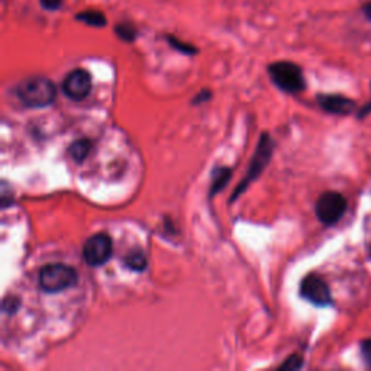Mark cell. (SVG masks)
<instances>
[{
  "instance_id": "6",
  "label": "cell",
  "mask_w": 371,
  "mask_h": 371,
  "mask_svg": "<svg viewBox=\"0 0 371 371\" xmlns=\"http://www.w3.org/2000/svg\"><path fill=\"white\" fill-rule=\"evenodd\" d=\"M315 211H317V216L322 224L335 225L345 215L347 200L338 192H326L319 196Z\"/></svg>"
},
{
  "instance_id": "17",
  "label": "cell",
  "mask_w": 371,
  "mask_h": 371,
  "mask_svg": "<svg viewBox=\"0 0 371 371\" xmlns=\"http://www.w3.org/2000/svg\"><path fill=\"white\" fill-rule=\"evenodd\" d=\"M21 303H20V299H16V298H8L3 301V310L9 315L15 313L17 309H20Z\"/></svg>"
},
{
  "instance_id": "11",
  "label": "cell",
  "mask_w": 371,
  "mask_h": 371,
  "mask_svg": "<svg viewBox=\"0 0 371 371\" xmlns=\"http://www.w3.org/2000/svg\"><path fill=\"white\" fill-rule=\"evenodd\" d=\"M76 20L79 22H83L89 26H95V28H102L106 25V16L100 10H96V9H86L77 13Z\"/></svg>"
},
{
  "instance_id": "1",
  "label": "cell",
  "mask_w": 371,
  "mask_h": 371,
  "mask_svg": "<svg viewBox=\"0 0 371 371\" xmlns=\"http://www.w3.org/2000/svg\"><path fill=\"white\" fill-rule=\"evenodd\" d=\"M16 96L26 107L41 109L54 103L57 98V87L47 77L33 76L17 84Z\"/></svg>"
},
{
  "instance_id": "13",
  "label": "cell",
  "mask_w": 371,
  "mask_h": 371,
  "mask_svg": "<svg viewBox=\"0 0 371 371\" xmlns=\"http://www.w3.org/2000/svg\"><path fill=\"white\" fill-rule=\"evenodd\" d=\"M90 150H91V142L89 139L83 138V139H79V141L73 142L70 145L68 154L76 162H83L87 158V156L90 154Z\"/></svg>"
},
{
  "instance_id": "12",
  "label": "cell",
  "mask_w": 371,
  "mask_h": 371,
  "mask_svg": "<svg viewBox=\"0 0 371 371\" xmlns=\"http://www.w3.org/2000/svg\"><path fill=\"white\" fill-rule=\"evenodd\" d=\"M229 179H231V169H228V167H219V169H216L212 174L211 196H215L218 192L224 189Z\"/></svg>"
},
{
  "instance_id": "2",
  "label": "cell",
  "mask_w": 371,
  "mask_h": 371,
  "mask_svg": "<svg viewBox=\"0 0 371 371\" xmlns=\"http://www.w3.org/2000/svg\"><path fill=\"white\" fill-rule=\"evenodd\" d=\"M79 274L71 266L54 263L40 271V286L45 293H60L77 285Z\"/></svg>"
},
{
  "instance_id": "15",
  "label": "cell",
  "mask_w": 371,
  "mask_h": 371,
  "mask_svg": "<svg viewBox=\"0 0 371 371\" xmlns=\"http://www.w3.org/2000/svg\"><path fill=\"white\" fill-rule=\"evenodd\" d=\"M167 41H169V44H170L174 50H177V51H180V52H183V54L193 55V54L197 52V50H196L193 45L186 44V43L180 41V40L177 38V36H174V35H167Z\"/></svg>"
},
{
  "instance_id": "19",
  "label": "cell",
  "mask_w": 371,
  "mask_h": 371,
  "mask_svg": "<svg viewBox=\"0 0 371 371\" xmlns=\"http://www.w3.org/2000/svg\"><path fill=\"white\" fill-rule=\"evenodd\" d=\"M361 352H363L364 360L371 367V340H367V341L361 342Z\"/></svg>"
},
{
  "instance_id": "9",
  "label": "cell",
  "mask_w": 371,
  "mask_h": 371,
  "mask_svg": "<svg viewBox=\"0 0 371 371\" xmlns=\"http://www.w3.org/2000/svg\"><path fill=\"white\" fill-rule=\"evenodd\" d=\"M318 103L328 114L333 115H349L356 109L354 100L340 95H319Z\"/></svg>"
},
{
  "instance_id": "22",
  "label": "cell",
  "mask_w": 371,
  "mask_h": 371,
  "mask_svg": "<svg viewBox=\"0 0 371 371\" xmlns=\"http://www.w3.org/2000/svg\"><path fill=\"white\" fill-rule=\"evenodd\" d=\"M371 112V102L367 105V106H364L361 110H360V114H358V116L360 118H364L365 115H368Z\"/></svg>"
},
{
  "instance_id": "3",
  "label": "cell",
  "mask_w": 371,
  "mask_h": 371,
  "mask_svg": "<svg viewBox=\"0 0 371 371\" xmlns=\"http://www.w3.org/2000/svg\"><path fill=\"white\" fill-rule=\"evenodd\" d=\"M271 82L285 93H299L306 89L302 68L292 61H277L268 66Z\"/></svg>"
},
{
  "instance_id": "5",
  "label": "cell",
  "mask_w": 371,
  "mask_h": 371,
  "mask_svg": "<svg viewBox=\"0 0 371 371\" xmlns=\"http://www.w3.org/2000/svg\"><path fill=\"white\" fill-rule=\"evenodd\" d=\"M114 252L112 239L105 232L90 236L83 245V258L90 267L106 264Z\"/></svg>"
},
{
  "instance_id": "21",
  "label": "cell",
  "mask_w": 371,
  "mask_h": 371,
  "mask_svg": "<svg viewBox=\"0 0 371 371\" xmlns=\"http://www.w3.org/2000/svg\"><path fill=\"white\" fill-rule=\"evenodd\" d=\"M363 12H364L367 20L371 22V0L370 2H367L365 5H363Z\"/></svg>"
},
{
  "instance_id": "20",
  "label": "cell",
  "mask_w": 371,
  "mask_h": 371,
  "mask_svg": "<svg viewBox=\"0 0 371 371\" xmlns=\"http://www.w3.org/2000/svg\"><path fill=\"white\" fill-rule=\"evenodd\" d=\"M211 99V91L208 90H202L200 93H197V96L193 99V105H200L203 102H206Z\"/></svg>"
},
{
  "instance_id": "14",
  "label": "cell",
  "mask_w": 371,
  "mask_h": 371,
  "mask_svg": "<svg viewBox=\"0 0 371 371\" xmlns=\"http://www.w3.org/2000/svg\"><path fill=\"white\" fill-rule=\"evenodd\" d=\"M115 33L119 36V38L125 43H134L135 38H137V29L134 25H131L129 22H122V24H118L115 26Z\"/></svg>"
},
{
  "instance_id": "16",
  "label": "cell",
  "mask_w": 371,
  "mask_h": 371,
  "mask_svg": "<svg viewBox=\"0 0 371 371\" xmlns=\"http://www.w3.org/2000/svg\"><path fill=\"white\" fill-rule=\"evenodd\" d=\"M302 365H303V361L301 356H292L280 365V368L282 370H299Z\"/></svg>"
},
{
  "instance_id": "18",
  "label": "cell",
  "mask_w": 371,
  "mask_h": 371,
  "mask_svg": "<svg viewBox=\"0 0 371 371\" xmlns=\"http://www.w3.org/2000/svg\"><path fill=\"white\" fill-rule=\"evenodd\" d=\"M40 3L47 10H59L63 6V0H40Z\"/></svg>"
},
{
  "instance_id": "7",
  "label": "cell",
  "mask_w": 371,
  "mask_h": 371,
  "mask_svg": "<svg viewBox=\"0 0 371 371\" xmlns=\"http://www.w3.org/2000/svg\"><path fill=\"white\" fill-rule=\"evenodd\" d=\"M90 90H91V76L89 71L83 68H76L70 71L63 82L64 95L74 102L84 100L89 96Z\"/></svg>"
},
{
  "instance_id": "10",
  "label": "cell",
  "mask_w": 371,
  "mask_h": 371,
  "mask_svg": "<svg viewBox=\"0 0 371 371\" xmlns=\"http://www.w3.org/2000/svg\"><path fill=\"white\" fill-rule=\"evenodd\" d=\"M123 264L132 271H144L148 266V259L145 257V252L139 248H135L132 251H129L125 258H123Z\"/></svg>"
},
{
  "instance_id": "4",
  "label": "cell",
  "mask_w": 371,
  "mask_h": 371,
  "mask_svg": "<svg viewBox=\"0 0 371 371\" xmlns=\"http://www.w3.org/2000/svg\"><path fill=\"white\" fill-rule=\"evenodd\" d=\"M273 148H274V144H273V139L270 138V135L268 134H263L262 138H259V141H258L257 150H255V153L252 156V160H251V164H250V169L247 172V176L244 177L243 181L238 184V188L235 189V192L232 195V199H231L232 202L236 200L241 193L245 192L248 186L255 179H258V176L264 172V169L268 165V161L271 158Z\"/></svg>"
},
{
  "instance_id": "8",
  "label": "cell",
  "mask_w": 371,
  "mask_h": 371,
  "mask_svg": "<svg viewBox=\"0 0 371 371\" xmlns=\"http://www.w3.org/2000/svg\"><path fill=\"white\" fill-rule=\"evenodd\" d=\"M301 294L308 302L317 306H328L332 303V294L328 285L318 275H308L301 285Z\"/></svg>"
}]
</instances>
